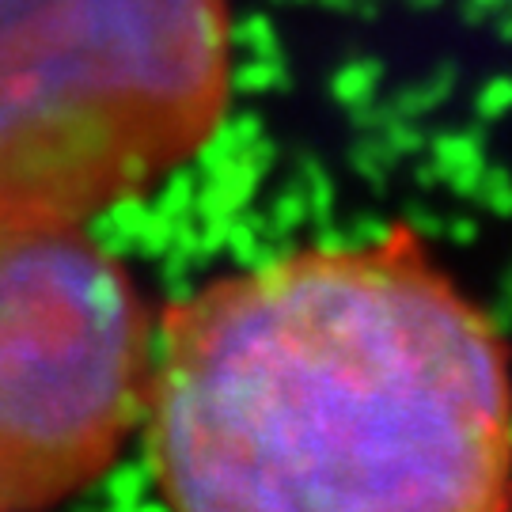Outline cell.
<instances>
[{
  "label": "cell",
  "instance_id": "6da1fadb",
  "mask_svg": "<svg viewBox=\"0 0 512 512\" xmlns=\"http://www.w3.org/2000/svg\"><path fill=\"white\" fill-rule=\"evenodd\" d=\"M171 512H512V365L414 224L205 281L152 342Z\"/></svg>",
  "mask_w": 512,
  "mask_h": 512
},
{
  "label": "cell",
  "instance_id": "7a4b0ae2",
  "mask_svg": "<svg viewBox=\"0 0 512 512\" xmlns=\"http://www.w3.org/2000/svg\"><path fill=\"white\" fill-rule=\"evenodd\" d=\"M228 99V0H0V224H88L156 190Z\"/></svg>",
  "mask_w": 512,
  "mask_h": 512
},
{
  "label": "cell",
  "instance_id": "3957f363",
  "mask_svg": "<svg viewBox=\"0 0 512 512\" xmlns=\"http://www.w3.org/2000/svg\"><path fill=\"white\" fill-rule=\"evenodd\" d=\"M156 330L84 224H0V512L88 494L145 418Z\"/></svg>",
  "mask_w": 512,
  "mask_h": 512
}]
</instances>
